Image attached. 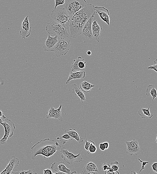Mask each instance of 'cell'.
Masks as SVG:
<instances>
[{
  "label": "cell",
  "instance_id": "cell-1",
  "mask_svg": "<svg viewBox=\"0 0 157 174\" xmlns=\"http://www.w3.org/2000/svg\"><path fill=\"white\" fill-rule=\"evenodd\" d=\"M95 7L92 4L87 3L71 17L69 27L71 38L76 39L81 34L84 25L90 18L95 15Z\"/></svg>",
  "mask_w": 157,
  "mask_h": 174
},
{
  "label": "cell",
  "instance_id": "cell-2",
  "mask_svg": "<svg viewBox=\"0 0 157 174\" xmlns=\"http://www.w3.org/2000/svg\"><path fill=\"white\" fill-rule=\"evenodd\" d=\"M61 146L57 141L49 138L42 140L35 144L31 148V158L35 160L37 155H41L44 158H50L58 151L61 150Z\"/></svg>",
  "mask_w": 157,
  "mask_h": 174
},
{
  "label": "cell",
  "instance_id": "cell-3",
  "mask_svg": "<svg viewBox=\"0 0 157 174\" xmlns=\"http://www.w3.org/2000/svg\"><path fill=\"white\" fill-rule=\"evenodd\" d=\"M66 25L62 24L55 21L48 23L46 27L47 32L59 37L61 39L69 37Z\"/></svg>",
  "mask_w": 157,
  "mask_h": 174
},
{
  "label": "cell",
  "instance_id": "cell-4",
  "mask_svg": "<svg viewBox=\"0 0 157 174\" xmlns=\"http://www.w3.org/2000/svg\"><path fill=\"white\" fill-rule=\"evenodd\" d=\"M87 4L86 0H65L64 8L70 16L81 10Z\"/></svg>",
  "mask_w": 157,
  "mask_h": 174
},
{
  "label": "cell",
  "instance_id": "cell-5",
  "mask_svg": "<svg viewBox=\"0 0 157 174\" xmlns=\"http://www.w3.org/2000/svg\"><path fill=\"white\" fill-rule=\"evenodd\" d=\"M3 126L4 130L3 136L0 139V144L2 145H7V141L13 135V133L16 129L15 124L10 119L6 118L3 122L0 123Z\"/></svg>",
  "mask_w": 157,
  "mask_h": 174
},
{
  "label": "cell",
  "instance_id": "cell-6",
  "mask_svg": "<svg viewBox=\"0 0 157 174\" xmlns=\"http://www.w3.org/2000/svg\"><path fill=\"white\" fill-rule=\"evenodd\" d=\"M51 16L54 21L62 24L70 23V16L64 8L57 7L52 12Z\"/></svg>",
  "mask_w": 157,
  "mask_h": 174
},
{
  "label": "cell",
  "instance_id": "cell-7",
  "mask_svg": "<svg viewBox=\"0 0 157 174\" xmlns=\"http://www.w3.org/2000/svg\"><path fill=\"white\" fill-rule=\"evenodd\" d=\"M71 44L70 40L66 39H61L56 45L54 49L55 55L57 57L66 55L68 53Z\"/></svg>",
  "mask_w": 157,
  "mask_h": 174
},
{
  "label": "cell",
  "instance_id": "cell-8",
  "mask_svg": "<svg viewBox=\"0 0 157 174\" xmlns=\"http://www.w3.org/2000/svg\"><path fill=\"white\" fill-rule=\"evenodd\" d=\"M60 153L62 158L67 163L72 164L74 162L78 163L82 161V158L80 153L77 155H74L64 147H62Z\"/></svg>",
  "mask_w": 157,
  "mask_h": 174
},
{
  "label": "cell",
  "instance_id": "cell-9",
  "mask_svg": "<svg viewBox=\"0 0 157 174\" xmlns=\"http://www.w3.org/2000/svg\"><path fill=\"white\" fill-rule=\"evenodd\" d=\"M125 143L127 145V154L132 156L134 154L137 155L140 153L141 149L137 140L133 139L131 141H126Z\"/></svg>",
  "mask_w": 157,
  "mask_h": 174
},
{
  "label": "cell",
  "instance_id": "cell-10",
  "mask_svg": "<svg viewBox=\"0 0 157 174\" xmlns=\"http://www.w3.org/2000/svg\"><path fill=\"white\" fill-rule=\"evenodd\" d=\"M95 15L92 16L85 24L82 29L81 34L84 38L92 40L93 38L92 32L93 20Z\"/></svg>",
  "mask_w": 157,
  "mask_h": 174
},
{
  "label": "cell",
  "instance_id": "cell-11",
  "mask_svg": "<svg viewBox=\"0 0 157 174\" xmlns=\"http://www.w3.org/2000/svg\"><path fill=\"white\" fill-rule=\"evenodd\" d=\"M28 16H27L23 21L21 26L20 33L22 39H25L30 36L32 32L31 28L30 26Z\"/></svg>",
  "mask_w": 157,
  "mask_h": 174
},
{
  "label": "cell",
  "instance_id": "cell-12",
  "mask_svg": "<svg viewBox=\"0 0 157 174\" xmlns=\"http://www.w3.org/2000/svg\"><path fill=\"white\" fill-rule=\"evenodd\" d=\"M19 159L15 156H12L6 168L0 174H12L15 169L19 166Z\"/></svg>",
  "mask_w": 157,
  "mask_h": 174
},
{
  "label": "cell",
  "instance_id": "cell-13",
  "mask_svg": "<svg viewBox=\"0 0 157 174\" xmlns=\"http://www.w3.org/2000/svg\"><path fill=\"white\" fill-rule=\"evenodd\" d=\"M86 62L85 61L84 59L82 57L79 56L77 59H75L73 60L71 67L72 69L71 71L75 72L85 71L86 67Z\"/></svg>",
  "mask_w": 157,
  "mask_h": 174
},
{
  "label": "cell",
  "instance_id": "cell-14",
  "mask_svg": "<svg viewBox=\"0 0 157 174\" xmlns=\"http://www.w3.org/2000/svg\"><path fill=\"white\" fill-rule=\"evenodd\" d=\"M58 41L57 36L55 35V37H52L50 34H48L43 46L44 51L47 52L53 51Z\"/></svg>",
  "mask_w": 157,
  "mask_h": 174
},
{
  "label": "cell",
  "instance_id": "cell-15",
  "mask_svg": "<svg viewBox=\"0 0 157 174\" xmlns=\"http://www.w3.org/2000/svg\"><path fill=\"white\" fill-rule=\"evenodd\" d=\"M95 11L99 15L101 19L108 25L109 26L110 23V14L107 8L101 7H95Z\"/></svg>",
  "mask_w": 157,
  "mask_h": 174
},
{
  "label": "cell",
  "instance_id": "cell-16",
  "mask_svg": "<svg viewBox=\"0 0 157 174\" xmlns=\"http://www.w3.org/2000/svg\"><path fill=\"white\" fill-rule=\"evenodd\" d=\"M62 105H61L59 108L55 109L53 106L49 109L46 113V118L47 119L54 118L59 120L61 122L63 121L62 115Z\"/></svg>",
  "mask_w": 157,
  "mask_h": 174
},
{
  "label": "cell",
  "instance_id": "cell-17",
  "mask_svg": "<svg viewBox=\"0 0 157 174\" xmlns=\"http://www.w3.org/2000/svg\"><path fill=\"white\" fill-rule=\"evenodd\" d=\"M51 168L56 172H62L68 174L71 173V169L67 167L66 164L63 162L53 163L52 164Z\"/></svg>",
  "mask_w": 157,
  "mask_h": 174
},
{
  "label": "cell",
  "instance_id": "cell-18",
  "mask_svg": "<svg viewBox=\"0 0 157 174\" xmlns=\"http://www.w3.org/2000/svg\"><path fill=\"white\" fill-rule=\"evenodd\" d=\"M102 28L101 26L98 24L97 21L94 20L92 22V32L93 38L98 42L100 41L101 31Z\"/></svg>",
  "mask_w": 157,
  "mask_h": 174
},
{
  "label": "cell",
  "instance_id": "cell-19",
  "mask_svg": "<svg viewBox=\"0 0 157 174\" xmlns=\"http://www.w3.org/2000/svg\"><path fill=\"white\" fill-rule=\"evenodd\" d=\"M99 172L98 166L92 162H87L85 164L82 173L83 174H97Z\"/></svg>",
  "mask_w": 157,
  "mask_h": 174
},
{
  "label": "cell",
  "instance_id": "cell-20",
  "mask_svg": "<svg viewBox=\"0 0 157 174\" xmlns=\"http://www.w3.org/2000/svg\"><path fill=\"white\" fill-rule=\"evenodd\" d=\"M86 76V73L85 71H77V72H73L71 71L69 77L67 80L66 84L69 83L71 80L77 79H83Z\"/></svg>",
  "mask_w": 157,
  "mask_h": 174
},
{
  "label": "cell",
  "instance_id": "cell-21",
  "mask_svg": "<svg viewBox=\"0 0 157 174\" xmlns=\"http://www.w3.org/2000/svg\"><path fill=\"white\" fill-rule=\"evenodd\" d=\"M65 133L68 134L71 137L77 141L78 143H82L83 142V138L80 136L79 133L75 129H67L65 131Z\"/></svg>",
  "mask_w": 157,
  "mask_h": 174
},
{
  "label": "cell",
  "instance_id": "cell-22",
  "mask_svg": "<svg viewBox=\"0 0 157 174\" xmlns=\"http://www.w3.org/2000/svg\"><path fill=\"white\" fill-rule=\"evenodd\" d=\"M72 86L73 94L75 96L77 95L80 98L82 103H83L86 100V96L83 92L77 85L74 84Z\"/></svg>",
  "mask_w": 157,
  "mask_h": 174
},
{
  "label": "cell",
  "instance_id": "cell-23",
  "mask_svg": "<svg viewBox=\"0 0 157 174\" xmlns=\"http://www.w3.org/2000/svg\"><path fill=\"white\" fill-rule=\"evenodd\" d=\"M95 86V85H94L90 83L85 81L81 83L80 87L83 92L88 93L90 92L92 88Z\"/></svg>",
  "mask_w": 157,
  "mask_h": 174
},
{
  "label": "cell",
  "instance_id": "cell-24",
  "mask_svg": "<svg viewBox=\"0 0 157 174\" xmlns=\"http://www.w3.org/2000/svg\"><path fill=\"white\" fill-rule=\"evenodd\" d=\"M146 94H150L152 98L151 103L157 97V92L155 86L153 85H150L147 87Z\"/></svg>",
  "mask_w": 157,
  "mask_h": 174
},
{
  "label": "cell",
  "instance_id": "cell-25",
  "mask_svg": "<svg viewBox=\"0 0 157 174\" xmlns=\"http://www.w3.org/2000/svg\"><path fill=\"white\" fill-rule=\"evenodd\" d=\"M57 139L59 140L61 144L64 145L66 144L67 142L72 141L73 138L71 137L68 134L65 133L64 135L57 137Z\"/></svg>",
  "mask_w": 157,
  "mask_h": 174
},
{
  "label": "cell",
  "instance_id": "cell-26",
  "mask_svg": "<svg viewBox=\"0 0 157 174\" xmlns=\"http://www.w3.org/2000/svg\"><path fill=\"white\" fill-rule=\"evenodd\" d=\"M151 104L147 109L144 108H142L141 109L142 113L143 114H144L146 116V119H150L152 117H153V115L150 114V108Z\"/></svg>",
  "mask_w": 157,
  "mask_h": 174
},
{
  "label": "cell",
  "instance_id": "cell-27",
  "mask_svg": "<svg viewBox=\"0 0 157 174\" xmlns=\"http://www.w3.org/2000/svg\"><path fill=\"white\" fill-rule=\"evenodd\" d=\"M37 174V173L31 169L28 171L22 170L21 171H17L16 172H13L12 174Z\"/></svg>",
  "mask_w": 157,
  "mask_h": 174
},
{
  "label": "cell",
  "instance_id": "cell-28",
  "mask_svg": "<svg viewBox=\"0 0 157 174\" xmlns=\"http://www.w3.org/2000/svg\"><path fill=\"white\" fill-rule=\"evenodd\" d=\"M97 148L95 143L91 140V144L89 148V151L90 153H94L96 152Z\"/></svg>",
  "mask_w": 157,
  "mask_h": 174
},
{
  "label": "cell",
  "instance_id": "cell-29",
  "mask_svg": "<svg viewBox=\"0 0 157 174\" xmlns=\"http://www.w3.org/2000/svg\"><path fill=\"white\" fill-rule=\"evenodd\" d=\"M119 163L117 161H116L111 163L110 165L111 167L114 172H118L119 170Z\"/></svg>",
  "mask_w": 157,
  "mask_h": 174
},
{
  "label": "cell",
  "instance_id": "cell-30",
  "mask_svg": "<svg viewBox=\"0 0 157 174\" xmlns=\"http://www.w3.org/2000/svg\"><path fill=\"white\" fill-rule=\"evenodd\" d=\"M91 140H89L87 141V138L86 136V139H85V149L86 151V152L88 154H90L89 151V148L91 144Z\"/></svg>",
  "mask_w": 157,
  "mask_h": 174
},
{
  "label": "cell",
  "instance_id": "cell-31",
  "mask_svg": "<svg viewBox=\"0 0 157 174\" xmlns=\"http://www.w3.org/2000/svg\"><path fill=\"white\" fill-rule=\"evenodd\" d=\"M55 7L54 9H56L58 6L64 4L65 0H55Z\"/></svg>",
  "mask_w": 157,
  "mask_h": 174
},
{
  "label": "cell",
  "instance_id": "cell-32",
  "mask_svg": "<svg viewBox=\"0 0 157 174\" xmlns=\"http://www.w3.org/2000/svg\"><path fill=\"white\" fill-rule=\"evenodd\" d=\"M148 69L153 70L157 73V59L154 62V65L148 67Z\"/></svg>",
  "mask_w": 157,
  "mask_h": 174
},
{
  "label": "cell",
  "instance_id": "cell-33",
  "mask_svg": "<svg viewBox=\"0 0 157 174\" xmlns=\"http://www.w3.org/2000/svg\"><path fill=\"white\" fill-rule=\"evenodd\" d=\"M138 160H139V161L142 163V166L141 169H140V172H139L138 173H140L143 170H144V169H145V166L147 164H149V162H143L139 158H138Z\"/></svg>",
  "mask_w": 157,
  "mask_h": 174
},
{
  "label": "cell",
  "instance_id": "cell-34",
  "mask_svg": "<svg viewBox=\"0 0 157 174\" xmlns=\"http://www.w3.org/2000/svg\"><path fill=\"white\" fill-rule=\"evenodd\" d=\"M110 167V165L109 164L105 163L102 165L101 169L102 171H106L108 170Z\"/></svg>",
  "mask_w": 157,
  "mask_h": 174
},
{
  "label": "cell",
  "instance_id": "cell-35",
  "mask_svg": "<svg viewBox=\"0 0 157 174\" xmlns=\"http://www.w3.org/2000/svg\"><path fill=\"white\" fill-rule=\"evenodd\" d=\"M105 174H119V173L118 172H114L113 169L111 167L108 170L105 171Z\"/></svg>",
  "mask_w": 157,
  "mask_h": 174
},
{
  "label": "cell",
  "instance_id": "cell-36",
  "mask_svg": "<svg viewBox=\"0 0 157 174\" xmlns=\"http://www.w3.org/2000/svg\"><path fill=\"white\" fill-rule=\"evenodd\" d=\"M151 167L155 172L157 173V162H155L151 165Z\"/></svg>",
  "mask_w": 157,
  "mask_h": 174
},
{
  "label": "cell",
  "instance_id": "cell-37",
  "mask_svg": "<svg viewBox=\"0 0 157 174\" xmlns=\"http://www.w3.org/2000/svg\"><path fill=\"white\" fill-rule=\"evenodd\" d=\"M99 148L102 151H104L106 150L105 147L104 143H101L100 144Z\"/></svg>",
  "mask_w": 157,
  "mask_h": 174
},
{
  "label": "cell",
  "instance_id": "cell-38",
  "mask_svg": "<svg viewBox=\"0 0 157 174\" xmlns=\"http://www.w3.org/2000/svg\"><path fill=\"white\" fill-rule=\"evenodd\" d=\"M44 174H52L53 173L52 171L49 169H46L44 171Z\"/></svg>",
  "mask_w": 157,
  "mask_h": 174
},
{
  "label": "cell",
  "instance_id": "cell-39",
  "mask_svg": "<svg viewBox=\"0 0 157 174\" xmlns=\"http://www.w3.org/2000/svg\"><path fill=\"white\" fill-rule=\"evenodd\" d=\"M105 146L106 150L108 149H109V143L108 142H105L103 143Z\"/></svg>",
  "mask_w": 157,
  "mask_h": 174
},
{
  "label": "cell",
  "instance_id": "cell-40",
  "mask_svg": "<svg viewBox=\"0 0 157 174\" xmlns=\"http://www.w3.org/2000/svg\"><path fill=\"white\" fill-rule=\"evenodd\" d=\"M0 117H6L5 115H4L2 111L0 110Z\"/></svg>",
  "mask_w": 157,
  "mask_h": 174
},
{
  "label": "cell",
  "instance_id": "cell-41",
  "mask_svg": "<svg viewBox=\"0 0 157 174\" xmlns=\"http://www.w3.org/2000/svg\"><path fill=\"white\" fill-rule=\"evenodd\" d=\"M6 118V117H0V123H2L4 121V120Z\"/></svg>",
  "mask_w": 157,
  "mask_h": 174
},
{
  "label": "cell",
  "instance_id": "cell-42",
  "mask_svg": "<svg viewBox=\"0 0 157 174\" xmlns=\"http://www.w3.org/2000/svg\"><path fill=\"white\" fill-rule=\"evenodd\" d=\"M91 52L89 50L87 52V54L88 55H91Z\"/></svg>",
  "mask_w": 157,
  "mask_h": 174
},
{
  "label": "cell",
  "instance_id": "cell-43",
  "mask_svg": "<svg viewBox=\"0 0 157 174\" xmlns=\"http://www.w3.org/2000/svg\"><path fill=\"white\" fill-rule=\"evenodd\" d=\"M138 173L136 172L135 171H132L131 174H138Z\"/></svg>",
  "mask_w": 157,
  "mask_h": 174
},
{
  "label": "cell",
  "instance_id": "cell-44",
  "mask_svg": "<svg viewBox=\"0 0 157 174\" xmlns=\"http://www.w3.org/2000/svg\"><path fill=\"white\" fill-rule=\"evenodd\" d=\"M156 142L157 143V133L156 135Z\"/></svg>",
  "mask_w": 157,
  "mask_h": 174
}]
</instances>
